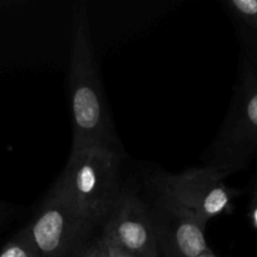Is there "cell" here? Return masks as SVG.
<instances>
[{
    "label": "cell",
    "mask_w": 257,
    "mask_h": 257,
    "mask_svg": "<svg viewBox=\"0 0 257 257\" xmlns=\"http://www.w3.org/2000/svg\"><path fill=\"white\" fill-rule=\"evenodd\" d=\"M68 80L73 123L72 151L102 147L124 155L103 92L93 53L87 10L82 5L74 13Z\"/></svg>",
    "instance_id": "6da1fadb"
},
{
    "label": "cell",
    "mask_w": 257,
    "mask_h": 257,
    "mask_svg": "<svg viewBox=\"0 0 257 257\" xmlns=\"http://www.w3.org/2000/svg\"><path fill=\"white\" fill-rule=\"evenodd\" d=\"M124 155L102 147L72 151L50 193L85 221L98 225L117 205Z\"/></svg>",
    "instance_id": "7a4b0ae2"
},
{
    "label": "cell",
    "mask_w": 257,
    "mask_h": 257,
    "mask_svg": "<svg viewBox=\"0 0 257 257\" xmlns=\"http://www.w3.org/2000/svg\"><path fill=\"white\" fill-rule=\"evenodd\" d=\"M257 157V72L241 55L232 102L222 127L207 150L206 167L230 175Z\"/></svg>",
    "instance_id": "3957f363"
},
{
    "label": "cell",
    "mask_w": 257,
    "mask_h": 257,
    "mask_svg": "<svg viewBox=\"0 0 257 257\" xmlns=\"http://www.w3.org/2000/svg\"><path fill=\"white\" fill-rule=\"evenodd\" d=\"M230 173L213 167L188 170L178 175L160 173L152 180L156 190L192 211L203 223L226 212L237 193L223 180Z\"/></svg>",
    "instance_id": "277c9868"
},
{
    "label": "cell",
    "mask_w": 257,
    "mask_h": 257,
    "mask_svg": "<svg viewBox=\"0 0 257 257\" xmlns=\"http://www.w3.org/2000/svg\"><path fill=\"white\" fill-rule=\"evenodd\" d=\"M94 226L49 193L34 220L20 231L43 257H69L85 247Z\"/></svg>",
    "instance_id": "5b68a950"
},
{
    "label": "cell",
    "mask_w": 257,
    "mask_h": 257,
    "mask_svg": "<svg viewBox=\"0 0 257 257\" xmlns=\"http://www.w3.org/2000/svg\"><path fill=\"white\" fill-rule=\"evenodd\" d=\"M155 192L152 208H147L160 253L163 251L167 257H193L210 250L205 237L206 223L170 196L158 190Z\"/></svg>",
    "instance_id": "8992f818"
},
{
    "label": "cell",
    "mask_w": 257,
    "mask_h": 257,
    "mask_svg": "<svg viewBox=\"0 0 257 257\" xmlns=\"http://www.w3.org/2000/svg\"><path fill=\"white\" fill-rule=\"evenodd\" d=\"M103 233L137 255L160 257L157 236L147 206L133 193L120 195L105 220Z\"/></svg>",
    "instance_id": "52a82bcc"
},
{
    "label": "cell",
    "mask_w": 257,
    "mask_h": 257,
    "mask_svg": "<svg viewBox=\"0 0 257 257\" xmlns=\"http://www.w3.org/2000/svg\"><path fill=\"white\" fill-rule=\"evenodd\" d=\"M222 4L237 28L257 29V0H225Z\"/></svg>",
    "instance_id": "ba28073f"
},
{
    "label": "cell",
    "mask_w": 257,
    "mask_h": 257,
    "mask_svg": "<svg viewBox=\"0 0 257 257\" xmlns=\"http://www.w3.org/2000/svg\"><path fill=\"white\" fill-rule=\"evenodd\" d=\"M0 257H43L30 245L29 241L22 235L17 233L10 241H8L0 250Z\"/></svg>",
    "instance_id": "9c48e42d"
},
{
    "label": "cell",
    "mask_w": 257,
    "mask_h": 257,
    "mask_svg": "<svg viewBox=\"0 0 257 257\" xmlns=\"http://www.w3.org/2000/svg\"><path fill=\"white\" fill-rule=\"evenodd\" d=\"M237 34L242 47V55L257 72V29L237 28Z\"/></svg>",
    "instance_id": "30bf717a"
},
{
    "label": "cell",
    "mask_w": 257,
    "mask_h": 257,
    "mask_svg": "<svg viewBox=\"0 0 257 257\" xmlns=\"http://www.w3.org/2000/svg\"><path fill=\"white\" fill-rule=\"evenodd\" d=\"M100 241H102L103 246H104L105 251H107L108 257H145L137 255V253L132 252V251H128L127 248L120 246L119 243L115 242L113 238L104 235V233H102V236H100Z\"/></svg>",
    "instance_id": "8fae6325"
},
{
    "label": "cell",
    "mask_w": 257,
    "mask_h": 257,
    "mask_svg": "<svg viewBox=\"0 0 257 257\" xmlns=\"http://www.w3.org/2000/svg\"><path fill=\"white\" fill-rule=\"evenodd\" d=\"M79 257H108L107 251L103 246L100 237L97 238L93 243L87 245L82 251H80Z\"/></svg>",
    "instance_id": "7c38bea8"
},
{
    "label": "cell",
    "mask_w": 257,
    "mask_h": 257,
    "mask_svg": "<svg viewBox=\"0 0 257 257\" xmlns=\"http://www.w3.org/2000/svg\"><path fill=\"white\" fill-rule=\"evenodd\" d=\"M248 217H250L251 225L257 231V201L251 198L250 208H248Z\"/></svg>",
    "instance_id": "4fadbf2b"
},
{
    "label": "cell",
    "mask_w": 257,
    "mask_h": 257,
    "mask_svg": "<svg viewBox=\"0 0 257 257\" xmlns=\"http://www.w3.org/2000/svg\"><path fill=\"white\" fill-rule=\"evenodd\" d=\"M213 255H215V253H213L212 251H211V248H210V250L205 251V252L200 253V255H197V256H193V257H212Z\"/></svg>",
    "instance_id": "5bb4252c"
},
{
    "label": "cell",
    "mask_w": 257,
    "mask_h": 257,
    "mask_svg": "<svg viewBox=\"0 0 257 257\" xmlns=\"http://www.w3.org/2000/svg\"><path fill=\"white\" fill-rule=\"evenodd\" d=\"M252 200L257 201V178H256L255 187H253V190H252Z\"/></svg>",
    "instance_id": "9a60e30c"
},
{
    "label": "cell",
    "mask_w": 257,
    "mask_h": 257,
    "mask_svg": "<svg viewBox=\"0 0 257 257\" xmlns=\"http://www.w3.org/2000/svg\"><path fill=\"white\" fill-rule=\"evenodd\" d=\"M212 257H217V256H216V255H213V256H212Z\"/></svg>",
    "instance_id": "2e32d148"
}]
</instances>
